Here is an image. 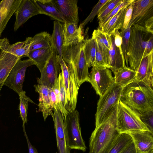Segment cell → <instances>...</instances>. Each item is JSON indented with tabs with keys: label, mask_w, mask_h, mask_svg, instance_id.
I'll return each mask as SVG.
<instances>
[{
	"label": "cell",
	"mask_w": 153,
	"mask_h": 153,
	"mask_svg": "<svg viewBox=\"0 0 153 153\" xmlns=\"http://www.w3.org/2000/svg\"><path fill=\"white\" fill-rule=\"evenodd\" d=\"M114 83L123 88L134 81L136 71L126 66L113 73Z\"/></svg>",
	"instance_id": "484cf974"
},
{
	"label": "cell",
	"mask_w": 153,
	"mask_h": 153,
	"mask_svg": "<svg viewBox=\"0 0 153 153\" xmlns=\"http://www.w3.org/2000/svg\"><path fill=\"white\" fill-rule=\"evenodd\" d=\"M153 51V35L149 39L144 55V58L148 55Z\"/></svg>",
	"instance_id": "ee69618b"
},
{
	"label": "cell",
	"mask_w": 153,
	"mask_h": 153,
	"mask_svg": "<svg viewBox=\"0 0 153 153\" xmlns=\"http://www.w3.org/2000/svg\"><path fill=\"white\" fill-rule=\"evenodd\" d=\"M20 102L19 109L20 116L23 121V127L25 128V124L27 121V113L28 102L34 103V102L26 94L25 92L23 91L19 94Z\"/></svg>",
	"instance_id": "d6a6232c"
},
{
	"label": "cell",
	"mask_w": 153,
	"mask_h": 153,
	"mask_svg": "<svg viewBox=\"0 0 153 153\" xmlns=\"http://www.w3.org/2000/svg\"><path fill=\"white\" fill-rule=\"evenodd\" d=\"M52 52L49 59L40 72V76L37 78L38 84L51 88L57 79L61 70L58 54L51 44Z\"/></svg>",
	"instance_id": "8fae6325"
},
{
	"label": "cell",
	"mask_w": 153,
	"mask_h": 153,
	"mask_svg": "<svg viewBox=\"0 0 153 153\" xmlns=\"http://www.w3.org/2000/svg\"><path fill=\"white\" fill-rule=\"evenodd\" d=\"M83 31L76 40L62 48V57L67 65L73 67L80 86L85 82H88L89 74L83 51Z\"/></svg>",
	"instance_id": "3957f363"
},
{
	"label": "cell",
	"mask_w": 153,
	"mask_h": 153,
	"mask_svg": "<svg viewBox=\"0 0 153 153\" xmlns=\"http://www.w3.org/2000/svg\"><path fill=\"white\" fill-rule=\"evenodd\" d=\"M129 134L132 138L138 153L150 152L153 150V134L150 131Z\"/></svg>",
	"instance_id": "ffe728a7"
},
{
	"label": "cell",
	"mask_w": 153,
	"mask_h": 153,
	"mask_svg": "<svg viewBox=\"0 0 153 153\" xmlns=\"http://www.w3.org/2000/svg\"><path fill=\"white\" fill-rule=\"evenodd\" d=\"M117 129L120 133L150 131L139 115L120 100L117 109Z\"/></svg>",
	"instance_id": "5b68a950"
},
{
	"label": "cell",
	"mask_w": 153,
	"mask_h": 153,
	"mask_svg": "<svg viewBox=\"0 0 153 153\" xmlns=\"http://www.w3.org/2000/svg\"><path fill=\"white\" fill-rule=\"evenodd\" d=\"M57 79L61 102L63 106L66 109V102L65 93L63 76L61 72L59 74Z\"/></svg>",
	"instance_id": "ab89813d"
},
{
	"label": "cell",
	"mask_w": 153,
	"mask_h": 153,
	"mask_svg": "<svg viewBox=\"0 0 153 153\" xmlns=\"http://www.w3.org/2000/svg\"><path fill=\"white\" fill-rule=\"evenodd\" d=\"M144 27L148 31L153 34V17L146 22Z\"/></svg>",
	"instance_id": "7dc6e473"
},
{
	"label": "cell",
	"mask_w": 153,
	"mask_h": 153,
	"mask_svg": "<svg viewBox=\"0 0 153 153\" xmlns=\"http://www.w3.org/2000/svg\"><path fill=\"white\" fill-rule=\"evenodd\" d=\"M122 0H109L101 9L97 15L100 20L108 15Z\"/></svg>",
	"instance_id": "d590c367"
},
{
	"label": "cell",
	"mask_w": 153,
	"mask_h": 153,
	"mask_svg": "<svg viewBox=\"0 0 153 153\" xmlns=\"http://www.w3.org/2000/svg\"><path fill=\"white\" fill-rule=\"evenodd\" d=\"M49 94L52 108H57V102L55 93L52 88H49Z\"/></svg>",
	"instance_id": "7bdbcfd3"
},
{
	"label": "cell",
	"mask_w": 153,
	"mask_h": 153,
	"mask_svg": "<svg viewBox=\"0 0 153 153\" xmlns=\"http://www.w3.org/2000/svg\"><path fill=\"white\" fill-rule=\"evenodd\" d=\"M96 52L94 66L105 67L107 68L105 62L103 55L96 41Z\"/></svg>",
	"instance_id": "60d3db41"
},
{
	"label": "cell",
	"mask_w": 153,
	"mask_h": 153,
	"mask_svg": "<svg viewBox=\"0 0 153 153\" xmlns=\"http://www.w3.org/2000/svg\"><path fill=\"white\" fill-rule=\"evenodd\" d=\"M22 0H3L0 2V38L9 20Z\"/></svg>",
	"instance_id": "d6986e66"
},
{
	"label": "cell",
	"mask_w": 153,
	"mask_h": 153,
	"mask_svg": "<svg viewBox=\"0 0 153 153\" xmlns=\"http://www.w3.org/2000/svg\"><path fill=\"white\" fill-rule=\"evenodd\" d=\"M131 26H129L125 29H122L120 32V36L122 38L121 48L125 62L128 66V55L129 39L131 30Z\"/></svg>",
	"instance_id": "836d02e7"
},
{
	"label": "cell",
	"mask_w": 153,
	"mask_h": 153,
	"mask_svg": "<svg viewBox=\"0 0 153 153\" xmlns=\"http://www.w3.org/2000/svg\"><path fill=\"white\" fill-rule=\"evenodd\" d=\"M35 91L39 95L38 105L39 111L42 113L44 120L49 116L51 115L53 118L54 113L52 111L51 100L49 94V88L42 85L37 84L34 85Z\"/></svg>",
	"instance_id": "ac0fdd59"
},
{
	"label": "cell",
	"mask_w": 153,
	"mask_h": 153,
	"mask_svg": "<svg viewBox=\"0 0 153 153\" xmlns=\"http://www.w3.org/2000/svg\"><path fill=\"white\" fill-rule=\"evenodd\" d=\"M1 51H2V50H0V56L1 54Z\"/></svg>",
	"instance_id": "681fc988"
},
{
	"label": "cell",
	"mask_w": 153,
	"mask_h": 153,
	"mask_svg": "<svg viewBox=\"0 0 153 153\" xmlns=\"http://www.w3.org/2000/svg\"><path fill=\"white\" fill-rule=\"evenodd\" d=\"M139 116L142 121L153 134V110L145 112Z\"/></svg>",
	"instance_id": "f35d334b"
},
{
	"label": "cell",
	"mask_w": 153,
	"mask_h": 153,
	"mask_svg": "<svg viewBox=\"0 0 153 153\" xmlns=\"http://www.w3.org/2000/svg\"><path fill=\"white\" fill-rule=\"evenodd\" d=\"M118 102L92 133L89 153H107L120 134L117 129Z\"/></svg>",
	"instance_id": "6da1fadb"
},
{
	"label": "cell",
	"mask_w": 153,
	"mask_h": 153,
	"mask_svg": "<svg viewBox=\"0 0 153 153\" xmlns=\"http://www.w3.org/2000/svg\"><path fill=\"white\" fill-rule=\"evenodd\" d=\"M129 5H126L121 9L99 29L106 35L110 36L116 30L121 28L127 8Z\"/></svg>",
	"instance_id": "603a6c76"
},
{
	"label": "cell",
	"mask_w": 153,
	"mask_h": 153,
	"mask_svg": "<svg viewBox=\"0 0 153 153\" xmlns=\"http://www.w3.org/2000/svg\"><path fill=\"white\" fill-rule=\"evenodd\" d=\"M62 74L66 102V110L70 113L75 110L79 85L73 66L67 65L62 57L58 56Z\"/></svg>",
	"instance_id": "8992f818"
},
{
	"label": "cell",
	"mask_w": 153,
	"mask_h": 153,
	"mask_svg": "<svg viewBox=\"0 0 153 153\" xmlns=\"http://www.w3.org/2000/svg\"><path fill=\"white\" fill-rule=\"evenodd\" d=\"M66 145L70 149L85 152L86 149L81 133L79 115L76 110L69 113L64 120Z\"/></svg>",
	"instance_id": "52a82bcc"
},
{
	"label": "cell",
	"mask_w": 153,
	"mask_h": 153,
	"mask_svg": "<svg viewBox=\"0 0 153 153\" xmlns=\"http://www.w3.org/2000/svg\"><path fill=\"white\" fill-rule=\"evenodd\" d=\"M134 81L142 82L153 89V51L142 60Z\"/></svg>",
	"instance_id": "5bb4252c"
},
{
	"label": "cell",
	"mask_w": 153,
	"mask_h": 153,
	"mask_svg": "<svg viewBox=\"0 0 153 153\" xmlns=\"http://www.w3.org/2000/svg\"><path fill=\"white\" fill-rule=\"evenodd\" d=\"M50 34L46 31L42 32L32 37L29 51L40 48L51 47Z\"/></svg>",
	"instance_id": "f1b7e54d"
},
{
	"label": "cell",
	"mask_w": 153,
	"mask_h": 153,
	"mask_svg": "<svg viewBox=\"0 0 153 153\" xmlns=\"http://www.w3.org/2000/svg\"><path fill=\"white\" fill-rule=\"evenodd\" d=\"M133 141L132 138L129 134L120 133L115 140L107 153H120Z\"/></svg>",
	"instance_id": "1f68e13d"
},
{
	"label": "cell",
	"mask_w": 153,
	"mask_h": 153,
	"mask_svg": "<svg viewBox=\"0 0 153 153\" xmlns=\"http://www.w3.org/2000/svg\"><path fill=\"white\" fill-rule=\"evenodd\" d=\"M14 14L16 20L14 30L16 31L30 18L42 13L34 0H22Z\"/></svg>",
	"instance_id": "4fadbf2b"
},
{
	"label": "cell",
	"mask_w": 153,
	"mask_h": 153,
	"mask_svg": "<svg viewBox=\"0 0 153 153\" xmlns=\"http://www.w3.org/2000/svg\"><path fill=\"white\" fill-rule=\"evenodd\" d=\"M109 0H100L94 7L90 14L80 24L83 27L89 22H91L96 16L98 15L102 7Z\"/></svg>",
	"instance_id": "8d00e7d4"
},
{
	"label": "cell",
	"mask_w": 153,
	"mask_h": 153,
	"mask_svg": "<svg viewBox=\"0 0 153 153\" xmlns=\"http://www.w3.org/2000/svg\"><path fill=\"white\" fill-rule=\"evenodd\" d=\"M132 4V16L128 27L137 25L144 27L146 22L153 17V0H134Z\"/></svg>",
	"instance_id": "7c38bea8"
},
{
	"label": "cell",
	"mask_w": 153,
	"mask_h": 153,
	"mask_svg": "<svg viewBox=\"0 0 153 153\" xmlns=\"http://www.w3.org/2000/svg\"><path fill=\"white\" fill-rule=\"evenodd\" d=\"M63 24V46H66L72 44L78 38L83 30V27L81 24L78 27L76 24L72 23L65 22Z\"/></svg>",
	"instance_id": "4316f807"
},
{
	"label": "cell",
	"mask_w": 153,
	"mask_h": 153,
	"mask_svg": "<svg viewBox=\"0 0 153 153\" xmlns=\"http://www.w3.org/2000/svg\"><path fill=\"white\" fill-rule=\"evenodd\" d=\"M10 45L9 41L7 38H0V51H6Z\"/></svg>",
	"instance_id": "bcb514c9"
},
{
	"label": "cell",
	"mask_w": 153,
	"mask_h": 153,
	"mask_svg": "<svg viewBox=\"0 0 153 153\" xmlns=\"http://www.w3.org/2000/svg\"><path fill=\"white\" fill-rule=\"evenodd\" d=\"M66 22L78 25L79 22L77 0H53Z\"/></svg>",
	"instance_id": "9a60e30c"
},
{
	"label": "cell",
	"mask_w": 153,
	"mask_h": 153,
	"mask_svg": "<svg viewBox=\"0 0 153 153\" xmlns=\"http://www.w3.org/2000/svg\"><path fill=\"white\" fill-rule=\"evenodd\" d=\"M152 151H151V152H152ZM151 152H150L144 153H151Z\"/></svg>",
	"instance_id": "816d5d0a"
},
{
	"label": "cell",
	"mask_w": 153,
	"mask_h": 153,
	"mask_svg": "<svg viewBox=\"0 0 153 153\" xmlns=\"http://www.w3.org/2000/svg\"><path fill=\"white\" fill-rule=\"evenodd\" d=\"M88 82L100 97L114 83V77L109 68L94 66L89 74Z\"/></svg>",
	"instance_id": "30bf717a"
},
{
	"label": "cell",
	"mask_w": 153,
	"mask_h": 153,
	"mask_svg": "<svg viewBox=\"0 0 153 153\" xmlns=\"http://www.w3.org/2000/svg\"><path fill=\"white\" fill-rule=\"evenodd\" d=\"M120 100L140 115L153 110V89L134 81L123 88Z\"/></svg>",
	"instance_id": "7a4b0ae2"
},
{
	"label": "cell",
	"mask_w": 153,
	"mask_h": 153,
	"mask_svg": "<svg viewBox=\"0 0 153 153\" xmlns=\"http://www.w3.org/2000/svg\"></svg>",
	"instance_id": "f5cc1de1"
},
{
	"label": "cell",
	"mask_w": 153,
	"mask_h": 153,
	"mask_svg": "<svg viewBox=\"0 0 153 153\" xmlns=\"http://www.w3.org/2000/svg\"><path fill=\"white\" fill-rule=\"evenodd\" d=\"M132 9V3L128 6L127 8L125 16L123 23L122 27V29H125L128 27L131 17Z\"/></svg>",
	"instance_id": "b9f144b4"
},
{
	"label": "cell",
	"mask_w": 153,
	"mask_h": 153,
	"mask_svg": "<svg viewBox=\"0 0 153 153\" xmlns=\"http://www.w3.org/2000/svg\"><path fill=\"white\" fill-rule=\"evenodd\" d=\"M92 37L96 40L97 43L103 54L105 61H107L108 59L110 48L108 35L98 28L94 30Z\"/></svg>",
	"instance_id": "f546056e"
},
{
	"label": "cell",
	"mask_w": 153,
	"mask_h": 153,
	"mask_svg": "<svg viewBox=\"0 0 153 153\" xmlns=\"http://www.w3.org/2000/svg\"><path fill=\"white\" fill-rule=\"evenodd\" d=\"M33 65H35V63L30 59H19L11 70L3 85L8 87L19 94L23 91V84L27 68Z\"/></svg>",
	"instance_id": "9c48e42d"
},
{
	"label": "cell",
	"mask_w": 153,
	"mask_h": 153,
	"mask_svg": "<svg viewBox=\"0 0 153 153\" xmlns=\"http://www.w3.org/2000/svg\"><path fill=\"white\" fill-rule=\"evenodd\" d=\"M134 1V0H122V1L108 15L101 20H99L98 29H100L121 9L126 5H129Z\"/></svg>",
	"instance_id": "e575fe53"
},
{
	"label": "cell",
	"mask_w": 153,
	"mask_h": 153,
	"mask_svg": "<svg viewBox=\"0 0 153 153\" xmlns=\"http://www.w3.org/2000/svg\"><path fill=\"white\" fill-rule=\"evenodd\" d=\"M32 37H27L24 41L10 45L6 51L18 57L20 59L27 56L29 51Z\"/></svg>",
	"instance_id": "83f0119b"
},
{
	"label": "cell",
	"mask_w": 153,
	"mask_h": 153,
	"mask_svg": "<svg viewBox=\"0 0 153 153\" xmlns=\"http://www.w3.org/2000/svg\"><path fill=\"white\" fill-rule=\"evenodd\" d=\"M42 14L50 16L53 19L64 24L66 22L53 0H34Z\"/></svg>",
	"instance_id": "7402d4cb"
},
{
	"label": "cell",
	"mask_w": 153,
	"mask_h": 153,
	"mask_svg": "<svg viewBox=\"0 0 153 153\" xmlns=\"http://www.w3.org/2000/svg\"><path fill=\"white\" fill-rule=\"evenodd\" d=\"M52 88L54 90L56 96L57 102V109L60 112L64 120L69 113L64 107L62 103L57 79L56 80Z\"/></svg>",
	"instance_id": "74e56055"
},
{
	"label": "cell",
	"mask_w": 153,
	"mask_h": 153,
	"mask_svg": "<svg viewBox=\"0 0 153 153\" xmlns=\"http://www.w3.org/2000/svg\"><path fill=\"white\" fill-rule=\"evenodd\" d=\"M54 128L59 153H71L66 142L64 120L60 112L53 109Z\"/></svg>",
	"instance_id": "2e32d148"
},
{
	"label": "cell",
	"mask_w": 153,
	"mask_h": 153,
	"mask_svg": "<svg viewBox=\"0 0 153 153\" xmlns=\"http://www.w3.org/2000/svg\"><path fill=\"white\" fill-rule=\"evenodd\" d=\"M19 59L14 55L1 51L0 56V90L11 70Z\"/></svg>",
	"instance_id": "44dd1931"
},
{
	"label": "cell",
	"mask_w": 153,
	"mask_h": 153,
	"mask_svg": "<svg viewBox=\"0 0 153 153\" xmlns=\"http://www.w3.org/2000/svg\"><path fill=\"white\" fill-rule=\"evenodd\" d=\"M64 24L59 21L55 20L51 36V43L58 55L62 57V48L64 42Z\"/></svg>",
	"instance_id": "cb8c5ba5"
},
{
	"label": "cell",
	"mask_w": 153,
	"mask_h": 153,
	"mask_svg": "<svg viewBox=\"0 0 153 153\" xmlns=\"http://www.w3.org/2000/svg\"><path fill=\"white\" fill-rule=\"evenodd\" d=\"M23 130L28 146L29 153H38L36 149L30 143L26 132L25 128H23Z\"/></svg>",
	"instance_id": "c3c4849f"
},
{
	"label": "cell",
	"mask_w": 153,
	"mask_h": 153,
	"mask_svg": "<svg viewBox=\"0 0 153 153\" xmlns=\"http://www.w3.org/2000/svg\"><path fill=\"white\" fill-rule=\"evenodd\" d=\"M151 153H153V150L151 152Z\"/></svg>",
	"instance_id": "f907efd6"
},
{
	"label": "cell",
	"mask_w": 153,
	"mask_h": 153,
	"mask_svg": "<svg viewBox=\"0 0 153 153\" xmlns=\"http://www.w3.org/2000/svg\"><path fill=\"white\" fill-rule=\"evenodd\" d=\"M123 88L115 83L100 97L95 116V127L108 115L120 100Z\"/></svg>",
	"instance_id": "ba28073f"
},
{
	"label": "cell",
	"mask_w": 153,
	"mask_h": 153,
	"mask_svg": "<svg viewBox=\"0 0 153 153\" xmlns=\"http://www.w3.org/2000/svg\"><path fill=\"white\" fill-rule=\"evenodd\" d=\"M108 36L110 48L108 66L113 73L126 66L122 52L115 44L113 33Z\"/></svg>",
	"instance_id": "e0dca14e"
},
{
	"label": "cell",
	"mask_w": 153,
	"mask_h": 153,
	"mask_svg": "<svg viewBox=\"0 0 153 153\" xmlns=\"http://www.w3.org/2000/svg\"><path fill=\"white\" fill-rule=\"evenodd\" d=\"M153 34L143 27L137 25L131 26L128 55L130 68L137 71L144 55L149 39Z\"/></svg>",
	"instance_id": "277c9868"
},
{
	"label": "cell",
	"mask_w": 153,
	"mask_h": 153,
	"mask_svg": "<svg viewBox=\"0 0 153 153\" xmlns=\"http://www.w3.org/2000/svg\"><path fill=\"white\" fill-rule=\"evenodd\" d=\"M120 153H138L133 141L128 144Z\"/></svg>",
	"instance_id": "f6af8a7d"
},
{
	"label": "cell",
	"mask_w": 153,
	"mask_h": 153,
	"mask_svg": "<svg viewBox=\"0 0 153 153\" xmlns=\"http://www.w3.org/2000/svg\"><path fill=\"white\" fill-rule=\"evenodd\" d=\"M52 47L50 48H40L29 51L27 57L33 61L41 72L50 57Z\"/></svg>",
	"instance_id": "d4e9b609"
},
{
	"label": "cell",
	"mask_w": 153,
	"mask_h": 153,
	"mask_svg": "<svg viewBox=\"0 0 153 153\" xmlns=\"http://www.w3.org/2000/svg\"><path fill=\"white\" fill-rule=\"evenodd\" d=\"M96 46V40L93 37L83 40V51L88 68L94 65Z\"/></svg>",
	"instance_id": "4dcf8cb0"
}]
</instances>
